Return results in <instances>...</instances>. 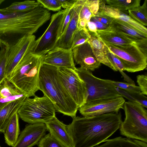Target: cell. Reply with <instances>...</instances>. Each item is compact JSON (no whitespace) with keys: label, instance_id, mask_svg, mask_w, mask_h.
<instances>
[{"label":"cell","instance_id":"ba28073f","mask_svg":"<svg viewBox=\"0 0 147 147\" xmlns=\"http://www.w3.org/2000/svg\"><path fill=\"white\" fill-rule=\"evenodd\" d=\"M75 70L86 84L88 95L86 103L121 96L117 91L113 80L98 78L91 71L80 67H76Z\"/></svg>","mask_w":147,"mask_h":147},{"label":"cell","instance_id":"7bdbcfd3","mask_svg":"<svg viewBox=\"0 0 147 147\" xmlns=\"http://www.w3.org/2000/svg\"><path fill=\"white\" fill-rule=\"evenodd\" d=\"M5 1V0H0V5L1 4Z\"/></svg>","mask_w":147,"mask_h":147},{"label":"cell","instance_id":"484cf974","mask_svg":"<svg viewBox=\"0 0 147 147\" xmlns=\"http://www.w3.org/2000/svg\"><path fill=\"white\" fill-rule=\"evenodd\" d=\"M40 5V3L37 1L15 2L6 7L0 9V11L3 13L26 12L32 10Z\"/></svg>","mask_w":147,"mask_h":147},{"label":"cell","instance_id":"603a6c76","mask_svg":"<svg viewBox=\"0 0 147 147\" xmlns=\"http://www.w3.org/2000/svg\"><path fill=\"white\" fill-rule=\"evenodd\" d=\"M19 116L16 112L9 121L4 133L5 142L12 147L16 144L20 134Z\"/></svg>","mask_w":147,"mask_h":147},{"label":"cell","instance_id":"ffe728a7","mask_svg":"<svg viewBox=\"0 0 147 147\" xmlns=\"http://www.w3.org/2000/svg\"><path fill=\"white\" fill-rule=\"evenodd\" d=\"M100 0H76L79 20L87 22L98 11Z\"/></svg>","mask_w":147,"mask_h":147},{"label":"cell","instance_id":"83f0119b","mask_svg":"<svg viewBox=\"0 0 147 147\" xmlns=\"http://www.w3.org/2000/svg\"><path fill=\"white\" fill-rule=\"evenodd\" d=\"M128 15L134 20L145 26L147 25V0L142 5L128 10Z\"/></svg>","mask_w":147,"mask_h":147},{"label":"cell","instance_id":"7c38bea8","mask_svg":"<svg viewBox=\"0 0 147 147\" xmlns=\"http://www.w3.org/2000/svg\"><path fill=\"white\" fill-rule=\"evenodd\" d=\"M36 40L34 35L25 36L9 48L5 78L7 77L20 60L32 52Z\"/></svg>","mask_w":147,"mask_h":147},{"label":"cell","instance_id":"8fae6325","mask_svg":"<svg viewBox=\"0 0 147 147\" xmlns=\"http://www.w3.org/2000/svg\"><path fill=\"white\" fill-rule=\"evenodd\" d=\"M125 102L121 96L94 100L86 103L79 108V110L83 116L118 113L120 109H123Z\"/></svg>","mask_w":147,"mask_h":147},{"label":"cell","instance_id":"9c48e42d","mask_svg":"<svg viewBox=\"0 0 147 147\" xmlns=\"http://www.w3.org/2000/svg\"><path fill=\"white\" fill-rule=\"evenodd\" d=\"M58 73L63 86L77 105L78 108L86 102L87 91L84 82L75 69L59 67Z\"/></svg>","mask_w":147,"mask_h":147},{"label":"cell","instance_id":"30bf717a","mask_svg":"<svg viewBox=\"0 0 147 147\" xmlns=\"http://www.w3.org/2000/svg\"><path fill=\"white\" fill-rule=\"evenodd\" d=\"M65 9L53 14L50 23L43 34L36 40L32 52L39 55H45L57 46L58 34Z\"/></svg>","mask_w":147,"mask_h":147},{"label":"cell","instance_id":"4dcf8cb0","mask_svg":"<svg viewBox=\"0 0 147 147\" xmlns=\"http://www.w3.org/2000/svg\"><path fill=\"white\" fill-rule=\"evenodd\" d=\"M90 37V34L86 29L78 30L73 36L71 49L72 50L87 42Z\"/></svg>","mask_w":147,"mask_h":147},{"label":"cell","instance_id":"6da1fadb","mask_svg":"<svg viewBox=\"0 0 147 147\" xmlns=\"http://www.w3.org/2000/svg\"><path fill=\"white\" fill-rule=\"evenodd\" d=\"M66 125L73 147H94L113 134L122 121L120 113L87 116L75 117Z\"/></svg>","mask_w":147,"mask_h":147},{"label":"cell","instance_id":"74e56055","mask_svg":"<svg viewBox=\"0 0 147 147\" xmlns=\"http://www.w3.org/2000/svg\"><path fill=\"white\" fill-rule=\"evenodd\" d=\"M94 17L97 20L107 26L111 23L113 19V18L99 12H98Z\"/></svg>","mask_w":147,"mask_h":147},{"label":"cell","instance_id":"f1b7e54d","mask_svg":"<svg viewBox=\"0 0 147 147\" xmlns=\"http://www.w3.org/2000/svg\"><path fill=\"white\" fill-rule=\"evenodd\" d=\"M106 4L128 15V10L140 5L141 0H105Z\"/></svg>","mask_w":147,"mask_h":147},{"label":"cell","instance_id":"8d00e7d4","mask_svg":"<svg viewBox=\"0 0 147 147\" xmlns=\"http://www.w3.org/2000/svg\"><path fill=\"white\" fill-rule=\"evenodd\" d=\"M137 82L141 90V93L147 95V75H138L137 76Z\"/></svg>","mask_w":147,"mask_h":147},{"label":"cell","instance_id":"cb8c5ba5","mask_svg":"<svg viewBox=\"0 0 147 147\" xmlns=\"http://www.w3.org/2000/svg\"><path fill=\"white\" fill-rule=\"evenodd\" d=\"M116 31L122 33L133 39L140 40L147 39V34L138 30L125 22L113 19L109 26Z\"/></svg>","mask_w":147,"mask_h":147},{"label":"cell","instance_id":"e0dca14e","mask_svg":"<svg viewBox=\"0 0 147 147\" xmlns=\"http://www.w3.org/2000/svg\"><path fill=\"white\" fill-rule=\"evenodd\" d=\"M98 12L113 19L126 23L138 30L147 34V29L145 26L134 20L128 14L117 9L106 5L105 0H100Z\"/></svg>","mask_w":147,"mask_h":147},{"label":"cell","instance_id":"2e32d148","mask_svg":"<svg viewBox=\"0 0 147 147\" xmlns=\"http://www.w3.org/2000/svg\"><path fill=\"white\" fill-rule=\"evenodd\" d=\"M94 34L105 42L121 47L127 46L144 40H137L130 38L116 31L110 26L104 30H97L96 33Z\"/></svg>","mask_w":147,"mask_h":147},{"label":"cell","instance_id":"9a60e30c","mask_svg":"<svg viewBox=\"0 0 147 147\" xmlns=\"http://www.w3.org/2000/svg\"><path fill=\"white\" fill-rule=\"evenodd\" d=\"M72 52L74 61L81 67L91 71L100 66L101 63L97 59L87 42L74 48Z\"/></svg>","mask_w":147,"mask_h":147},{"label":"cell","instance_id":"d590c367","mask_svg":"<svg viewBox=\"0 0 147 147\" xmlns=\"http://www.w3.org/2000/svg\"><path fill=\"white\" fill-rule=\"evenodd\" d=\"M112 82L116 87L122 89L129 91L141 92L139 87L136 86L135 84L113 80Z\"/></svg>","mask_w":147,"mask_h":147},{"label":"cell","instance_id":"5bb4252c","mask_svg":"<svg viewBox=\"0 0 147 147\" xmlns=\"http://www.w3.org/2000/svg\"><path fill=\"white\" fill-rule=\"evenodd\" d=\"M72 50L56 47L44 55L43 64L55 67L75 69Z\"/></svg>","mask_w":147,"mask_h":147},{"label":"cell","instance_id":"5b68a950","mask_svg":"<svg viewBox=\"0 0 147 147\" xmlns=\"http://www.w3.org/2000/svg\"><path fill=\"white\" fill-rule=\"evenodd\" d=\"M125 118L120 127L121 135L147 143V111L138 103L125 102Z\"/></svg>","mask_w":147,"mask_h":147},{"label":"cell","instance_id":"1f68e13d","mask_svg":"<svg viewBox=\"0 0 147 147\" xmlns=\"http://www.w3.org/2000/svg\"><path fill=\"white\" fill-rule=\"evenodd\" d=\"M0 50V84L5 78V71L9 48L2 46Z\"/></svg>","mask_w":147,"mask_h":147},{"label":"cell","instance_id":"d6a6232c","mask_svg":"<svg viewBox=\"0 0 147 147\" xmlns=\"http://www.w3.org/2000/svg\"><path fill=\"white\" fill-rule=\"evenodd\" d=\"M74 6L65 9V12L62 19L58 34V41L64 32L71 20L74 10Z\"/></svg>","mask_w":147,"mask_h":147},{"label":"cell","instance_id":"ac0fdd59","mask_svg":"<svg viewBox=\"0 0 147 147\" xmlns=\"http://www.w3.org/2000/svg\"><path fill=\"white\" fill-rule=\"evenodd\" d=\"M45 124L47 131L55 139L65 147H73L72 140L67 130L66 125L56 116Z\"/></svg>","mask_w":147,"mask_h":147},{"label":"cell","instance_id":"f35d334b","mask_svg":"<svg viewBox=\"0 0 147 147\" xmlns=\"http://www.w3.org/2000/svg\"><path fill=\"white\" fill-rule=\"evenodd\" d=\"M61 7L67 9L74 6L76 0H58Z\"/></svg>","mask_w":147,"mask_h":147},{"label":"cell","instance_id":"7a4b0ae2","mask_svg":"<svg viewBox=\"0 0 147 147\" xmlns=\"http://www.w3.org/2000/svg\"><path fill=\"white\" fill-rule=\"evenodd\" d=\"M49 11L40 5L29 11H0V46L9 48L25 36L33 35L51 18Z\"/></svg>","mask_w":147,"mask_h":147},{"label":"cell","instance_id":"277c9868","mask_svg":"<svg viewBox=\"0 0 147 147\" xmlns=\"http://www.w3.org/2000/svg\"><path fill=\"white\" fill-rule=\"evenodd\" d=\"M44 55L29 53L5 78L27 97L34 96L39 90V74Z\"/></svg>","mask_w":147,"mask_h":147},{"label":"cell","instance_id":"d6986e66","mask_svg":"<svg viewBox=\"0 0 147 147\" xmlns=\"http://www.w3.org/2000/svg\"><path fill=\"white\" fill-rule=\"evenodd\" d=\"M78 8L75 3L70 21L64 32L59 39L57 47L65 49H71L73 36L79 30L78 27Z\"/></svg>","mask_w":147,"mask_h":147},{"label":"cell","instance_id":"8992f818","mask_svg":"<svg viewBox=\"0 0 147 147\" xmlns=\"http://www.w3.org/2000/svg\"><path fill=\"white\" fill-rule=\"evenodd\" d=\"M102 41L110 51L121 60L125 71L135 72L143 70L146 68L147 39L124 47L116 46Z\"/></svg>","mask_w":147,"mask_h":147},{"label":"cell","instance_id":"3957f363","mask_svg":"<svg viewBox=\"0 0 147 147\" xmlns=\"http://www.w3.org/2000/svg\"><path fill=\"white\" fill-rule=\"evenodd\" d=\"M39 88L57 112L72 118L76 117L78 108L62 83L57 67L42 65L39 74Z\"/></svg>","mask_w":147,"mask_h":147},{"label":"cell","instance_id":"836d02e7","mask_svg":"<svg viewBox=\"0 0 147 147\" xmlns=\"http://www.w3.org/2000/svg\"><path fill=\"white\" fill-rule=\"evenodd\" d=\"M37 145L38 147H65L53 137L49 133L45 134Z\"/></svg>","mask_w":147,"mask_h":147},{"label":"cell","instance_id":"60d3db41","mask_svg":"<svg viewBox=\"0 0 147 147\" xmlns=\"http://www.w3.org/2000/svg\"><path fill=\"white\" fill-rule=\"evenodd\" d=\"M17 100L13 98H4L0 97V110L9 103Z\"/></svg>","mask_w":147,"mask_h":147},{"label":"cell","instance_id":"ee69618b","mask_svg":"<svg viewBox=\"0 0 147 147\" xmlns=\"http://www.w3.org/2000/svg\"><path fill=\"white\" fill-rule=\"evenodd\" d=\"M0 47H1V46H0Z\"/></svg>","mask_w":147,"mask_h":147},{"label":"cell","instance_id":"4316f807","mask_svg":"<svg viewBox=\"0 0 147 147\" xmlns=\"http://www.w3.org/2000/svg\"><path fill=\"white\" fill-rule=\"evenodd\" d=\"M0 97L4 98H13L19 99L27 96L5 78L0 84Z\"/></svg>","mask_w":147,"mask_h":147},{"label":"cell","instance_id":"ab89813d","mask_svg":"<svg viewBox=\"0 0 147 147\" xmlns=\"http://www.w3.org/2000/svg\"><path fill=\"white\" fill-rule=\"evenodd\" d=\"M86 28L88 31L89 32L95 34L96 33L97 29L96 25L94 22L91 21L87 22Z\"/></svg>","mask_w":147,"mask_h":147},{"label":"cell","instance_id":"f6af8a7d","mask_svg":"<svg viewBox=\"0 0 147 147\" xmlns=\"http://www.w3.org/2000/svg\"><path fill=\"white\" fill-rule=\"evenodd\" d=\"M0 147H1V146H0Z\"/></svg>","mask_w":147,"mask_h":147},{"label":"cell","instance_id":"4fadbf2b","mask_svg":"<svg viewBox=\"0 0 147 147\" xmlns=\"http://www.w3.org/2000/svg\"><path fill=\"white\" fill-rule=\"evenodd\" d=\"M47 131L45 123L27 125L21 132L15 144L11 147H32L37 145Z\"/></svg>","mask_w":147,"mask_h":147},{"label":"cell","instance_id":"44dd1931","mask_svg":"<svg viewBox=\"0 0 147 147\" xmlns=\"http://www.w3.org/2000/svg\"><path fill=\"white\" fill-rule=\"evenodd\" d=\"M90 35L87 42L90 46L93 53L97 60L112 69L107 56L108 49L104 42L94 33L88 31Z\"/></svg>","mask_w":147,"mask_h":147},{"label":"cell","instance_id":"f546056e","mask_svg":"<svg viewBox=\"0 0 147 147\" xmlns=\"http://www.w3.org/2000/svg\"><path fill=\"white\" fill-rule=\"evenodd\" d=\"M116 90L121 96L129 101L139 103L144 108H147V97L141 92L127 91L117 87Z\"/></svg>","mask_w":147,"mask_h":147},{"label":"cell","instance_id":"b9f144b4","mask_svg":"<svg viewBox=\"0 0 147 147\" xmlns=\"http://www.w3.org/2000/svg\"><path fill=\"white\" fill-rule=\"evenodd\" d=\"M94 22L96 25L97 30H102L106 29L108 26L104 25L96 20L94 17H92L90 20Z\"/></svg>","mask_w":147,"mask_h":147},{"label":"cell","instance_id":"e575fe53","mask_svg":"<svg viewBox=\"0 0 147 147\" xmlns=\"http://www.w3.org/2000/svg\"><path fill=\"white\" fill-rule=\"evenodd\" d=\"M40 5L48 10L59 11L61 10V6L58 0H37Z\"/></svg>","mask_w":147,"mask_h":147},{"label":"cell","instance_id":"52a82bcc","mask_svg":"<svg viewBox=\"0 0 147 147\" xmlns=\"http://www.w3.org/2000/svg\"><path fill=\"white\" fill-rule=\"evenodd\" d=\"M56 110L47 97L35 95L33 98H26L17 113L23 121L30 124H46L55 116Z\"/></svg>","mask_w":147,"mask_h":147},{"label":"cell","instance_id":"d4e9b609","mask_svg":"<svg viewBox=\"0 0 147 147\" xmlns=\"http://www.w3.org/2000/svg\"><path fill=\"white\" fill-rule=\"evenodd\" d=\"M100 145L94 147H147V143L142 141L121 136L107 139Z\"/></svg>","mask_w":147,"mask_h":147},{"label":"cell","instance_id":"7402d4cb","mask_svg":"<svg viewBox=\"0 0 147 147\" xmlns=\"http://www.w3.org/2000/svg\"><path fill=\"white\" fill-rule=\"evenodd\" d=\"M27 97L11 102L0 110V132L4 134L7 124Z\"/></svg>","mask_w":147,"mask_h":147}]
</instances>
